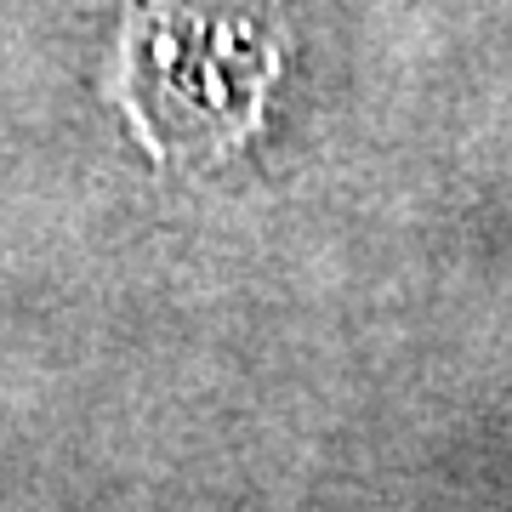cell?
<instances>
[{
	"instance_id": "cell-1",
	"label": "cell",
	"mask_w": 512,
	"mask_h": 512,
	"mask_svg": "<svg viewBox=\"0 0 512 512\" xmlns=\"http://www.w3.org/2000/svg\"><path fill=\"white\" fill-rule=\"evenodd\" d=\"M274 69H256L239 40H211L165 6H137L120 40L109 97L160 165H217L245 148Z\"/></svg>"
}]
</instances>
